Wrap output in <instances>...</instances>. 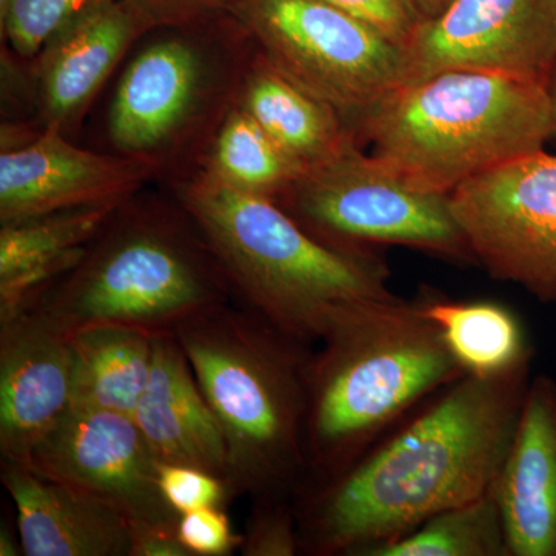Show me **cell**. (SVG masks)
Returning a JSON list of instances; mask_svg holds the SVG:
<instances>
[{
    "mask_svg": "<svg viewBox=\"0 0 556 556\" xmlns=\"http://www.w3.org/2000/svg\"><path fill=\"white\" fill-rule=\"evenodd\" d=\"M530 364L504 375H464L356 463L300 495V552L365 556L428 518L496 485L515 431Z\"/></svg>",
    "mask_w": 556,
    "mask_h": 556,
    "instance_id": "cell-1",
    "label": "cell"
},
{
    "mask_svg": "<svg viewBox=\"0 0 556 556\" xmlns=\"http://www.w3.org/2000/svg\"><path fill=\"white\" fill-rule=\"evenodd\" d=\"M169 182L233 298L289 338L320 342L345 311L396 298L390 269L375 251L329 247L276 200L240 192L199 169Z\"/></svg>",
    "mask_w": 556,
    "mask_h": 556,
    "instance_id": "cell-2",
    "label": "cell"
},
{
    "mask_svg": "<svg viewBox=\"0 0 556 556\" xmlns=\"http://www.w3.org/2000/svg\"><path fill=\"white\" fill-rule=\"evenodd\" d=\"M306 371L302 490L338 477L391 427L466 372L416 302L399 298L345 311Z\"/></svg>",
    "mask_w": 556,
    "mask_h": 556,
    "instance_id": "cell-3",
    "label": "cell"
},
{
    "mask_svg": "<svg viewBox=\"0 0 556 556\" xmlns=\"http://www.w3.org/2000/svg\"><path fill=\"white\" fill-rule=\"evenodd\" d=\"M232 298L188 212L177 201L142 200L137 193L113 212L78 265L30 309L67 336L113 327L159 338L175 336Z\"/></svg>",
    "mask_w": 556,
    "mask_h": 556,
    "instance_id": "cell-4",
    "label": "cell"
},
{
    "mask_svg": "<svg viewBox=\"0 0 556 556\" xmlns=\"http://www.w3.org/2000/svg\"><path fill=\"white\" fill-rule=\"evenodd\" d=\"M228 447L232 497L289 500L306 481L305 343L232 303L175 332Z\"/></svg>",
    "mask_w": 556,
    "mask_h": 556,
    "instance_id": "cell-5",
    "label": "cell"
},
{
    "mask_svg": "<svg viewBox=\"0 0 556 556\" xmlns=\"http://www.w3.org/2000/svg\"><path fill=\"white\" fill-rule=\"evenodd\" d=\"M348 129L409 181L445 195L485 172L543 152L556 135L548 87L470 70L405 84Z\"/></svg>",
    "mask_w": 556,
    "mask_h": 556,
    "instance_id": "cell-6",
    "label": "cell"
},
{
    "mask_svg": "<svg viewBox=\"0 0 556 556\" xmlns=\"http://www.w3.org/2000/svg\"><path fill=\"white\" fill-rule=\"evenodd\" d=\"M254 40L232 14L146 33L108 109L110 152L174 179L195 169L236 108Z\"/></svg>",
    "mask_w": 556,
    "mask_h": 556,
    "instance_id": "cell-7",
    "label": "cell"
},
{
    "mask_svg": "<svg viewBox=\"0 0 556 556\" xmlns=\"http://www.w3.org/2000/svg\"><path fill=\"white\" fill-rule=\"evenodd\" d=\"M277 203L329 247H401L477 265L450 195L419 188L365 152L354 137L334 155L303 170Z\"/></svg>",
    "mask_w": 556,
    "mask_h": 556,
    "instance_id": "cell-8",
    "label": "cell"
},
{
    "mask_svg": "<svg viewBox=\"0 0 556 556\" xmlns=\"http://www.w3.org/2000/svg\"><path fill=\"white\" fill-rule=\"evenodd\" d=\"M260 53L338 110L346 127L407 80L404 47L324 0H239Z\"/></svg>",
    "mask_w": 556,
    "mask_h": 556,
    "instance_id": "cell-9",
    "label": "cell"
},
{
    "mask_svg": "<svg viewBox=\"0 0 556 556\" xmlns=\"http://www.w3.org/2000/svg\"><path fill=\"white\" fill-rule=\"evenodd\" d=\"M477 265L556 305V155L510 161L450 195Z\"/></svg>",
    "mask_w": 556,
    "mask_h": 556,
    "instance_id": "cell-10",
    "label": "cell"
},
{
    "mask_svg": "<svg viewBox=\"0 0 556 556\" xmlns=\"http://www.w3.org/2000/svg\"><path fill=\"white\" fill-rule=\"evenodd\" d=\"M404 50L405 84L470 70L548 87L556 67V0H453L422 22Z\"/></svg>",
    "mask_w": 556,
    "mask_h": 556,
    "instance_id": "cell-11",
    "label": "cell"
},
{
    "mask_svg": "<svg viewBox=\"0 0 556 556\" xmlns=\"http://www.w3.org/2000/svg\"><path fill=\"white\" fill-rule=\"evenodd\" d=\"M24 466L97 497L131 527L177 529L179 515L161 493L160 463L131 416L72 407Z\"/></svg>",
    "mask_w": 556,
    "mask_h": 556,
    "instance_id": "cell-12",
    "label": "cell"
},
{
    "mask_svg": "<svg viewBox=\"0 0 556 556\" xmlns=\"http://www.w3.org/2000/svg\"><path fill=\"white\" fill-rule=\"evenodd\" d=\"M152 164L115 152H93L56 131H40L0 153V225L68 211L123 204L152 179Z\"/></svg>",
    "mask_w": 556,
    "mask_h": 556,
    "instance_id": "cell-13",
    "label": "cell"
},
{
    "mask_svg": "<svg viewBox=\"0 0 556 556\" xmlns=\"http://www.w3.org/2000/svg\"><path fill=\"white\" fill-rule=\"evenodd\" d=\"M124 0L83 11L28 61V87L40 131L70 138L105 80L144 36Z\"/></svg>",
    "mask_w": 556,
    "mask_h": 556,
    "instance_id": "cell-14",
    "label": "cell"
},
{
    "mask_svg": "<svg viewBox=\"0 0 556 556\" xmlns=\"http://www.w3.org/2000/svg\"><path fill=\"white\" fill-rule=\"evenodd\" d=\"M70 336L36 311L0 320V455L25 464L72 408Z\"/></svg>",
    "mask_w": 556,
    "mask_h": 556,
    "instance_id": "cell-15",
    "label": "cell"
},
{
    "mask_svg": "<svg viewBox=\"0 0 556 556\" xmlns=\"http://www.w3.org/2000/svg\"><path fill=\"white\" fill-rule=\"evenodd\" d=\"M511 556H556V382L530 379L517 431L497 478Z\"/></svg>",
    "mask_w": 556,
    "mask_h": 556,
    "instance_id": "cell-16",
    "label": "cell"
},
{
    "mask_svg": "<svg viewBox=\"0 0 556 556\" xmlns=\"http://www.w3.org/2000/svg\"><path fill=\"white\" fill-rule=\"evenodd\" d=\"M2 484L27 556H130L129 519L97 497L2 460Z\"/></svg>",
    "mask_w": 556,
    "mask_h": 556,
    "instance_id": "cell-17",
    "label": "cell"
},
{
    "mask_svg": "<svg viewBox=\"0 0 556 556\" xmlns=\"http://www.w3.org/2000/svg\"><path fill=\"white\" fill-rule=\"evenodd\" d=\"M131 417L160 464L203 468L228 482L225 434L175 336L155 339L148 387Z\"/></svg>",
    "mask_w": 556,
    "mask_h": 556,
    "instance_id": "cell-18",
    "label": "cell"
},
{
    "mask_svg": "<svg viewBox=\"0 0 556 556\" xmlns=\"http://www.w3.org/2000/svg\"><path fill=\"white\" fill-rule=\"evenodd\" d=\"M237 105L303 169L334 155L353 138L338 110L283 75L258 50Z\"/></svg>",
    "mask_w": 556,
    "mask_h": 556,
    "instance_id": "cell-19",
    "label": "cell"
},
{
    "mask_svg": "<svg viewBox=\"0 0 556 556\" xmlns=\"http://www.w3.org/2000/svg\"><path fill=\"white\" fill-rule=\"evenodd\" d=\"M119 206L68 208L0 225V283L13 298H36L78 265Z\"/></svg>",
    "mask_w": 556,
    "mask_h": 556,
    "instance_id": "cell-20",
    "label": "cell"
},
{
    "mask_svg": "<svg viewBox=\"0 0 556 556\" xmlns=\"http://www.w3.org/2000/svg\"><path fill=\"white\" fill-rule=\"evenodd\" d=\"M72 407L134 416L152 371L155 339L127 328H91L70 336Z\"/></svg>",
    "mask_w": 556,
    "mask_h": 556,
    "instance_id": "cell-21",
    "label": "cell"
},
{
    "mask_svg": "<svg viewBox=\"0 0 556 556\" xmlns=\"http://www.w3.org/2000/svg\"><path fill=\"white\" fill-rule=\"evenodd\" d=\"M437 325L466 375L490 378L532 364V348L514 311L490 300L456 302L441 295L416 300Z\"/></svg>",
    "mask_w": 556,
    "mask_h": 556,
    "instance_id": "cell-22",
    "label": "cell"
},
{
    "mask_svg": "<svg viewBox=\"0 0 556 556\" xmlns=\"http://www.w3.org/2000/svg\"><path fill=\"white\" fill-rule=\"evenodd\" d=\"M195 169L240 192L276 201L305 170L239 105L223 121Z\"/></svg>",
    "mask_w": 556,
    "mask_h": 556,
    "instance_id": "cell-23",
    "label": "cell"
},
{
    "mask_svg": "<svg viewBox=\"0 0 556 556\" xmlns=\"http://www.w3.org/2000/svg\"><path fill=\"white\" fill-rule=\"evenodd\" d=\"M365 556H511L493 486L484 496L428 518L407 535Z\"/></svg>",
    "mask_w": 556,
    "mask_h": 556,
    "instance_id": "cell-24",
    "label": "cell"
},
{
    "mask_svg": "<svg viewBox=\"0 0 556 556\" xmlns=\"http://www.w3.org/2000/svg\"><path fill=\"white\" fill-rule=\"evenodd\" d=\"M104 2L110 0H0L3 43L21 61H31L67 22Z\"/></svg>",
    "mask_w": 556,
    "mask_h": 556,
    "instance_id": "cell-25",
    "label": "cell"
},
{
    "mask_svg": "<svg viewBox=\"0 0 556 556\" xmlns=\"http://www.w3.org/2000/svg\"><path fill=\"white\" fill-rule=\"evenodd\" d=\"M240 552L244 556L300 554L298 511L288 500L254 501Z\"/></svg>",
    "mask_w": 556,
    "mask_h": 556,
    "instance_id": "cell-26",
    "label": "cell"
},
{
    "mask_svg": "<svg viewBox=\"0 0 556 556\" xmlns=\"http://www.w3.org/2000/svg\"><path fill=\"white\" fill-rule=\"evenodd\" d=\"M159 482L164 500L178 515L207 507H225L232 497L225 479L185 464H160Z\"/></svg>",
    "mask_w": 556,
    "mask_h": 556,
    "instance_id": "cell-27",
    "label": "cell"
},
{
    "mask_svg": "<svg viewBox=\"0 0 556 556\" xmlns=\"http://www.w3.org/2000/svg\"><path fill=\"white\" fill-rule=\"evenodd\" d=\"M405 47L426 21L415 0H324Z\"/></svg>",
    "mask_w": 556,
    "mask_h": 556,
    "instance_id": "cell-28",
    "label": "cell"
},
{
    "mask_svg": "<svg viewBox=\"0 0 556 556\" xmlns=\"http://www.w3.org/2000/svg\"><path fill=\"white\" fill-rule=\"evenodd\" d=\"M177 536L190 556H228L240 548L243 535L233 532L225 507H207L179 515Z\"/></svg>",
    "mask_w": 556,
    "mask_h": 556,
    "instance_id": "cell-29",
    "label": "cell"
},
{
    "mask_svg": "<svg viewBox=\"0 0 556 556\" xmlns=\"http://www.w3.org/2000/svg\"><path fill=\"white\" fill-rule=\"evenodd\" d=\"M239 0H124L144 33L229 13Z\"/></svg>",
    "mask_w": 556,
    "mask_h": 556,
    "instance_id": "cell-30",
    "label": "cell"
},
{
    "mask_svg": "<svg viewBox=\"0 0 556 556\" xmlns=\"http://www.w3.org/2000/svg\"><path fill=\"white\" fill-rule=\"evenodd\" d=\"M130 556H190L178 540L177 529L131 527Z\"/></svg>",
    "mask_w": 556,
    "mask_h": 556,
    "instance_id": "cell-31",
    "label": "cell"
},
{
    "mask_svg": "<svg viewBox=\"0 0 556 556\" xmlns=\"http://www.w3.org/2000/svg\"><path fill=\"white\" fill-rule=\"evenodd\" d=\"M0 555L2 556H17L24 555V548H22V541L20 536V530L14 532L11 529L9 522H2L0 527Z\"/></svg>",
    "mask_w": 556,
    "mask_h": 556,
    "instance_id": "cell-32",
    "label": "cell"
},
{
    "mask_svg": "<svg viewBox=\"0 0 556 556\" xmlns=\"http://www.w3.org/2000/svg\"><path fill=\"white\" fill-rule=\"evenodd\" d=\"M415 2L424 17L431 20V17L438 16L439 13L447 9L453 0H415Z\"/></svg>",
    "mask_w": 556,
    "mask_h": 556,
    "instance_id": "cell-33",
    "label": "cell"
},
{
    "mask_svg": "<svg viewBox=\"0 0 556 556\" xmlns=\"http://www.w3.org/2000/svg\"><path fill=\"white\" fill-rule=\"evenodd\" d=\"M548 93H551L552 109H554V118L556 127V67L554 70V75H552L551 86H548Z\"/></svg>",
    "mask_w": 556,
    "mask_h": 556,
    "instance_id": "cell-34",
    "label": "cell"
}]
</instances>
